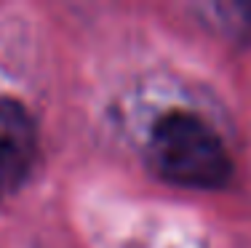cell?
<instances>
[{"label":"cell","mask_w":251,"mask_h":248,"mask_svg":"<svg viewBox=\"0 0 251 248\" xmlns=\"http://www.w3.org/2000/svg\"><path fill=\"white\" fill-rule=\"evenodd\" d=\"M38 158V126L19 99L0 96V192L25 184Z\"/></svg>","instance_id":"cell-2"},{"label":"cell","mask_w":251,"mask_h":248,"mask_svg":"<svg viewBox=\"0 0 251 248\" xmlns=\"http://www.w3.org/2000/svg\"><path fill=\"white\" fill-rule=\"evenodd\" d=\"M152 160L169 181L193 190H217L232 176L225 141L203 117L171 110L152 126Z\"/></svg>","instance_id":"cell-1"}]
</instances>
